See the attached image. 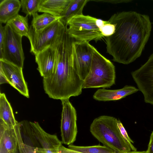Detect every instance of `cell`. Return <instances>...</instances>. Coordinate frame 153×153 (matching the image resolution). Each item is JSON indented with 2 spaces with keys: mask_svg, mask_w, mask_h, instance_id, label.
<instances>
[{
  "mask_svg": "<svg viewBox=\"0 0 153 153\" xmlns=\"http://www.w3.org/2000/svg\"><path fill=\"white\" fill-rule=\"evenodd\" d=\"M115 26L114 33L104 37L107 52L113 60L127 65L141 55L150 36L152 24L149 16L134 11L113 15L108 20Z\"/></svg>",
  "mask_w": 153,
  "mask_h": 153,
  "instance_id": "obj_1",
  "label": "cell"
},
{
  "mask_svg": "<svg viewBox=\"0 0 153 153\" xmlns=\"http://www.w3.org/2000/svg\"><path fill=\"white\" fill-rule=\"evenodd\" d=\"M67 28L56 47L55 71L43 80L44 91L49 97L61 100L80 95L83 82L73 67L75 40L68 33Z\"/></svg>",
  "mask_w": 153,
  "mask_h": 153,
  "instance_id": "obj_2",
  "label": "cell"
},
{
  "mask_svg": "<svg viewBox=\"0 0 153 153\" xmlns=\"http://www.w3.org/2000/svg\"><path fill=\"white\" fill-rule=\"evenodd\" d=\"M117 120L113 117L100 116L95 119L91 124L90 132L104 146L115 153L130 152L131 149L121 134Z\"/></svg>",
  "mask_w": 153,
  "mask_h": 153,
  "instance_id": "obj_3",
  "label": "cell"
},
{
  "mask_svg": "<svg viewBox=\"0 0 153 153\" xmlns=\"http://www.w3.org/2000/svg\"><path fill=\"white\" fill-rule=\"evenodd\" d=\"M115 67L94 47L90 71L83 81V88H110L115 83Z\"/></svg>",
  "mask_w": 153,
  "mask_h": 153,
  "instance_id": "obj_4",
  "label": "cell"
},
{
  "mask_svg": "<svg viewBox=\"0 0 153 153\" xmlns=\"http://www.w3.org/2000/svg\"><path fill=\"white\" fill-rule=\"evenodd\" d=\"M66 26L60 19L37 31L30 26L27 38L30 43V52L35 55L49 47L56 45L64 34Z\"/></svg>",
  "mask_w": 153,
  "mask_h": 153,
  "instance_id": "obj_5",
  "label": "cell"
},
{
  "mask_svg": "<svg viewBox=\"0 0 153 153\" xmlns=\"http://www.w3.org/2000/svg\"><path fill=\"white\" fill-rule=\"evenodd\" d=\"M97 19L89 15H77L67 22V31L75 41L96 42L104 37L97 24Z\"/></svg>",
  "mask_w": 153,
  "mask_h": 153,
  "instance_id": "obj_6",
  "label": "cell"
},
{
  "mask_svg": "<svg viewBox=\"0 0 153 153\" xmlns=\"http://www.w3.org/2000/svg\"><path fill=\"white\" fill-rule=\"evenodd\" d=\"M4 39L0 50V59H3L23 68L25 56L22 36L17 34L7 23L4 26Z\"/></svg>",
  "mask_w": 153,
  "mask_h": 153,
  "instance_id": "obj_7",
  "label": "cell"
},
{
  "mask_svg": "<svg viewBox=\"0 0 153 153\" xmlns=\"http://www.w3.org/2000/svg\"><path fill=\"white\" fill-rule=\"evenodd\" d=\"M62 106L60 130L62 143L69 145L76 140L77 133L76 111L69 99L61 100Z\"/></svg>",
  "mask_w": 153,
  "mask_h": 153,
  "instance_id": "obj_8",
  "label": "cell"
},
{
  "mask_svg": "<svg viewBox=\"0 0 153 153\" xmlns=\"http://www.w3.org/2000/svg\"><path fill=\"white\" fill-rule=\"evenodd\" d=\"M131 74L145 102L153 105V53L144 64Z\"/></svg>",
  "mask_w": 153,
  "mask_h": 153,
  "instance_id": "obj_9",
  "label": "cell"
},
{
  "mask_svg": "<svg viewBox=\"0 0 153 153\" xmlns=\"http://www.w3.org/2000/svg\"><path fill=\"white\" fill-rule=\"evenodd\" d=\"M94 48L89 42L74 41L73 65L75 70L83 81L90 71Z\"/></svg>",
  "mask_w": 153,
  "mask_h": 153,
  "instance_id": "obj_10",
  "label": "cell"
},
{
  "mask_svg": "<svg viewBox=\"0 0 153 153\" xmlns=\"http://www.w3.org/2000/svg\"><path fill=\"white\" fill-rule=\"evenodd\" d=\"M18 140L15 153H36L38 141L34 134L31 122L24 120L14 127Z\"/></svg>",
  "mask_w": 153,
  "mask_h": 153,
  "instance_id": "obj_11",
  "label": "cell"
},
{
  "mask_svg": "<svg viewBox=\"0 0 153 153\" xmlns=\"http://www.w3.org/2000/svg\"><path fill=\"white\" fill-rule=\"evenodd\" d=\"M31 124L38 142L36 153H59V147L62 143L57 136L47 133L37 122H31Z\"/></svg>",
  "mask_w": 153,
  "mask_h": 153,
  "instance_id": "obj_12",
  "label": "cell"
},
{
  "mask_svg": "<svg viewBox=\"0 0 153 153\" xmlns=\"http://www.w3.org/2000/svg\"><path fill=\"white\" fill-rule=\"evenodd\" d=\"M0 66L9 84L21 94L29 98L28 90L23 75L22 68L3 59H0Z\"/></svg>",
  "mask_w": 153,
  "mask_h": 153,
  "instance_id": "obj_13",
  "label": "cell"
},
{
  "mask_svg": "<svg viewBox=\"0 0 153 153\" xmlns=\"http://www.w3.org/2000/svg\"><path fill=\"white\" fill-rule=\"evenodd\" d=\"M58 44L53 47H49L35 55L37 70L43 78L50 76L55 71L56 47Z\"/></svg>",
  "mask_w": 153,
  "mask_h": 153,
  "instance_id": "obj_14",
  "label": "cell"
},
{
  "mask_svg": "<svg viewBox=\"0 0 153 153\" xmlns=\"http://www.w3.org/2000/svg\"><path fill=\"white\" fill-rule=\"evenodd\" d=\"M18 144L14 128L0 119V153H15Z\"/></svg>",
  "mask_w": 153,
  "mask_h": 153,
  "instance_id": "obj_15",
  "label": "cell"
},
{
  "mask_svg": "<svg viewBox=\"0 0 153 153\" xmlns=\"http://www.w3.org/2000/svg\"><path fill=\"white\" fill-rule=\"evenodd\" d=\"M139 91L135 87L126 85L117 90H108L104 88L98 89L94 93L93 98L98 101H107L120 100Z\"/></svg>",
  "mask_w": 153,
  "mask_h": 153,
  "instance_id": "obj_16",
  "label": "cell"
},
{
  "mask_svg": "<svg viewBox=\"0 0 153 153\" xmlns=\"http://www.w3.org/2000/svg\"><path fill=\"white\" fill-rule=\"evenodd\" d=\"M71 0H42L38 12L61 17Z\"/></svg>",
  "mask_w": 153,
  "mask_h": 153,
  "instance_id": "obj_17",
  "label": "cell"
},
{
  "mask_svg": "<svg viewBox=\"0 0 153 153\" xmlns=\"http://www.w3.org/2000/svg\"><path fill=\"white\" fill-rule=\"evenodd\" d=\"M21 7L20 1L19 0L1 1L0 3V24H6L18 15Z\"/></svg>",
  "mask_w": 153,
  "mask_h": 153,
  "instance_id": "obj_18",
  "label": "cell"
},
{
  "mask_svg": "<svg viewBox=\"0 0 153 153\" xmlns=\"http://www.w3.org/2000/svg\"><path fill=\"white\" fill-rule=\"evenodd\" d=\"M0 119L10 128H14L18 123L15 119L10 104L3 93L0 94Z\"/></svg>",
  "mask_w": 153,
  "mask_h": 153,
  "instance_id": "obj_19",
  "label": "cell"
},
{
  "mask_svg": "<svg viewBox=\"0 0 153 153\" xmlns=\"http://www.w3.org/2000/svg\"><path fill=\"white\" fill-rule=\"evenodd\" d=\"M90 1L89 0H71L61 16V21L66 25L68 22L73 17L82 15L84 6Z\"/></svg>",
  "mask_w": 153,
  "mask_h": 153,
  "instance_id": "obj_20",
  "label": "cell"
},
{
  "mask_svg": "<svg viewBox=\"0 0 153 153\" xmlns=\"http://www.w3.org/2000/svg\"><path fill=\"white\" fill-rule=\"evenodd\" d=\"M13 30L20 35L28 37L30 27L28 16H24L18 14L7 23Z\"/></svg>",
  "mask_w": 153,
  "mask_h": 153,
  "instance_id": "obj_21",
  "label": "cell"
},
{
  "mask_svg": "<svg viewBox=\"0 0 153 153\" xmlns=\"http://www.w3.org/2000/svg\"><path fill=\"white\" fill-rule=\"evenodd\" d=\"M61 18L48 13L39 15L37 13L33 16L31 26L35 31H40Z\"/></svg>",
  "mask_w": 153,
  "mask_h": 153,
  "instance_id": "obj_22",
  "label": "cell"
},
{
  "mask_svg": "<svg viewBox=\"0 0 153 153\" xmlns=\"http://www.w3.org/2000/svg\"><path fill=\"white\" fill-rule=\"evenodd\" d=\"M68 148L81 153H115L111 149L105 146L100 145L89 146H78L71 144Z\"/></svg>",
  "mask_w": 153,
  "mask_h": 153,
  "instance_id": "obj_23",
  "label": "cell"
},
{
  "mask_svg": "<svg viewBox=\"0 0 153 153\" xmlns=\"http://www.w3.org/2000/svg\"><path fill=\"white\" fill-rule=\"evenodd\" d=\"M42 0H21L22 11L26 16H32L37 13Z\"/></svg>",
  "mask_w": 153,
  "mask_h": 153,
  "instance_id": "obj_24",
  "label": "cell"
},
{
  "mask_svg": "<svg viewBox=\"0 0 153 153\" xmlns=\"http://www.w3.org/2000/svg\"><path fill=\"white\" fill-rule=\"evenodd\" d=\"M100 29L104 37H108L113 34L115 30V26L108 21L102 20Z\"/></svg>",
  "mask_w": 153,
  "mask_h": 153,
  "instance_id": "obj_25",
  "label": "cell"
},
{
  "mask_svg": "<svg viewBox=\"0 0 153 153\" xmlns=\"http://www.w3.org/2000/svg\"><path fill=\"white\" fill-rule=\"evenodd\" d=\"M117 125L122 136L128 143L132 151H137V148L133 145L134 141L130 138L123 126L122 123L119 120L117 121Z\"/></svg>",
  "mask_w": 153,
  "mask_h": 153,
  "instance_id": "obj_26",
  "label": "cell"
},
{
  "mask_svg": "<svg viewBox=\"0 0 153 153\" xmlns=\"http://www.w3.org/2000/svg\"><path fill=\"white\" fill-rule=\"evenodd\" d=\"M59 153H81L66 148L61 144L59 149Z\"/></svg>",
  "mask_w": 153,
  "mask_h": 153,
  "instance_id": "obj_27",
  "label": "cell"
},
{
  "mask_svg": "<svg viewBox=\"0 0 153 153\" xmlns=\"http://www.w3.org/2000/svg\"><path fill=\"white\" fill-rule=\"evenodd\" d=\"M5 83H9V82L2 68L0 66V84Z\"/></svg>",
  "mask_w": 153,
  "mask_h": 153,
  "instance_id": "obj_28",
  "label": "cell"
},
{
  "mask_svg": "<svg viewBox=\"0 0 153 153\" xmlns=\"http://www.w3.org/2000/svg\"><path fill=\"white\" fill-rule=\"evenodd\" d=\"M146 151L147 153H153V131L151 134L148 149Z\"/></svg>",
  "mask_w": 153,
  "mask_h": 153,
  "instance_id": "obj_29",
  "label": "cell"
},
{
  "mask_svg": "<svg viewBox=\"0 0 153 153\" xmlns=\"http://www.w3.org/2000/svg\"><path fill=\"white\" fill-rule=\"evenodd\" d=\"M91 1H93L97 2H107L108 3H110L113 4H117L121 3L123 2H128L130 1H131V0H91Z\"/></svg>",
  "mask_w": 153,
  "mask_h": 153,
  "instance_id": "obj_30",
  "label": "cell"
}]
</instances>
